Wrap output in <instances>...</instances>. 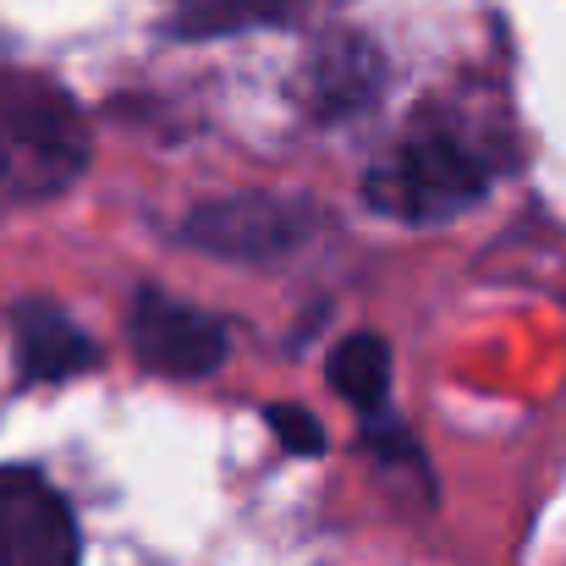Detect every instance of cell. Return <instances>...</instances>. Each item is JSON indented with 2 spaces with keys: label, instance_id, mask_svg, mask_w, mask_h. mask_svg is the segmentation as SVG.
Listing matches in <instances>:
<instances>
[{
  "label": "cell",
  "instance_id": "cell-9",
  "mask_svg": "<svg viewBox=\"0 0 566 566\" xmlns=\"http://www.w3.org/2000/svg\"><path fill=\"white\" fill-rule=\"evenodd\" d=\"M325 375H331L342 401H353L358 412H379L385 396H390V347H385L379 336H369V331H364V336H347V342L331 353Z\"/></svg>",
  "mask_w": 566,
  "mask_h": 566
},
{
  "label": "cell",
  "instance_id": "cell-7",
  "mask_svg": "<svg viewBox=\"0 0 566 566\" xmlns=\"http://www.w3.org/2000/svg\"><path fill=\"white\" fill-rule=\"evenodd\" d=\"M379 88V55L364 39H336L308 61V105L319 116L364 111Z\"/></svg>",
  "mask_w": 566,
  "mask_h": 566
},
{
  "label": "cell",
  "instance_id": "cell-1",
  "mask_svg": "<svg viewBox=\"0 0 566 566\" xmlns=\"http://www.w3.org/2000/svg\"><path fill=\"white\" fill-rule=\"evenodd\" d=\"M88 166V122L77 99L28 72H0V198H55Z\"/></svg>",
  "mask_w": 566,
  "mask_h": 566
},
{
  "label": "cell",
  "instance_id": "cell-3",
  "mask_svg": "<svg viewBox=\"0 0 566 566\" xmlns=\"http://www.w3.org/2000/svg\"><path fill=\"white\" fill-rule=\"evenodd\" d=\"M308 231H314V209L303 198H270V192L214 198L182 220V237L192 248L220 259H281L303 248Z\"/></svg>",
  "mask_w": 566,
  "mask_h": 566
},
{
  "label": "cell",
  "instance_id": "cell-10",
  "mask_svg": "<svg viewBox=\"0 0 566 566\" xmlns=\"http://www.w3.org/2000/svg\"><path fill=\"white\" fill-rule=\"evenodd\" d=\"M264 423L281 434V446L286 451H297V457H314V451H325V429L314 423V412L308 407H297V401H275V407H264Z\"/></svg>",
  "mask_w": 566,
  "mask_h": 566
},
{
  "label": "cell",
  "instance_id": "cell-8",
  "mask_svg": "<svg viewBox=\"0 0 566 566\" xmlns=\"http://www.w3.org/2000/svg\"><path fill=\"white\" fill-rule=\"evenodd\" d=\"M308 0H166V28L182 39H214V33H242L264 22L297 17Z\"/></svg>",
  "mask_w": 566,
  "mask_h": 566
},
{
  "label": "cell",
  "instance_id": "cell-6",
  "mask_svg": "<svg viewBox=\"0 0 566 566\" xmlns=\"http://www.w3.org/2000/svg\"><path fill=\"white\" fill-rule=\"evenodd\" d=\"M17 364L28 379H66L94 364V342L55 308V303H17Z\"/></svg>",
  "mask_w": 566,
  "mask_h": 566
},
{
  "label": "cell",
  "instance_id": "cell-2",
  "mask_svg": "<svg viewBox=\"0 0 566 566\" xmlns=\"http://www.w3.org/2000/svg\"><path fill=\"white\" fill-rule=\"evenodd\" d=\"M495 182V155L462 127H423L369 171V203L396 220H440L479 203Z\"/></svg>",
  "mask_w": 566,
  "mask_h": 566
},
{
  "label": "cell",
  "instance_id": "cell-4",
  "mask_svg": "<svg viewBox=\"0 0 566 566\" xmlns=\"http://www.w3.org/2000/svg\"><path fill=\"white\" fill-rule=\"evenodd\" d=\"M127 342H133V353H138L144 369L177 375V379L209 375L231 353V331L214 314L188 308V303H177V297H166L155 286H144L133 297V308H127Z\"/></svg>",
  "mask_w": 566,
  "mask_h": 566
},
{
  "label": "cell",
  "instance_id": "cell-5",
  "mask_svg": "<svg viewBox=\"0 0 566 566\" xmlns=\"http://www.w3.org/2000/svg\"><path fill=\"white\" fill-rule=\"evenodd\" d=\"M0 566H77L66 501L28 468H0Z\"/></svg>",
  "mask_w": 566,
  "mask_h": 566
}]
</instances>
